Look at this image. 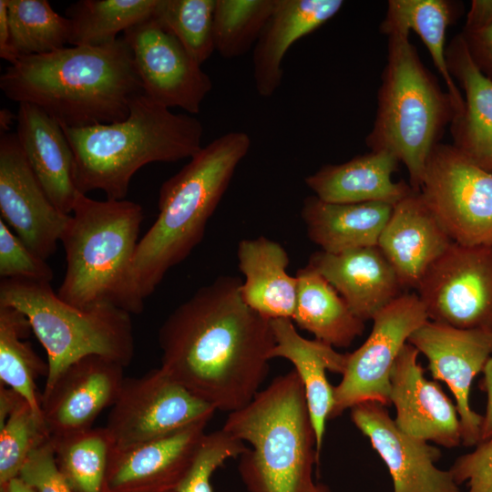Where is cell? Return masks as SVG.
<instances>
[{"label":"cell","instance_id":"28","mask_svg":"<svg viewBox=\"0 0 492 492\" xmlns=\"http://www.w3.org/2000/svg\"><path fill=\"white\" fill-rule=\"evenodd\" d=\"M392 210L384 202L332 203L313 195L304 199L301 216L321 251L339 253L377 245Z\"/></svg>","mask_w":492,"mask_h":492},{"label":"cell","instance_id":"26","mask_svg":"<svg viewBox=\"0 0 492 492\" xmlns=\"http://www.w3.org/2000/svg\"><path fill=\"white\" fill-rule=\"evenodd\" d=\"M446 58L466 94L463 111L449 126L452 145L492 173V81L474 64L461 33L446 48Z\"/></svg>","mask_w":492,"mask_h":492},{"label":"cell","instance_id":"33","mask_svg":"<svg viewBox=\"0 0 492 492\" xmlns=\"http://www.w3.org/2000/svg\"><path fill=\"white\" fill-rule=\"evenodd\" d=\"M50 439L57 466L75 492H105L113 447L106 427Z\"/></svg>","mask_w":492,"mask_h":492},{"label":"cell","instance_id":"18","mask_svg":"<svg viewBox=\"0 0 492 492\" xmlns=\"http://www.w3.org/2000/svg\"><path fill=\"white\" fill-rule=\"evenodd\" d=\"M419 351L405 343L392 371L390 401L396 410L394 419L405 434L447 448L462 444L456 405L441 386L425 376L417 363Z\"/></svg>","mask_w":492,"mask_h":492},{"label":"cell","instance_id":"12","mask_svg":"<svg viewBox=\"0 0 492 492\" xmlns=\"http://www.w3.org/2000/svg\"><path fill=\"white\" fill-rule=\"evenodd\" d=\"M416 292L430 321L492 331V246L452 242Z\"/></svg>","mask_w":492,"mask_h":492},{"label":"cell","instance_id":"46","mask_svg":"<svg viewBox=\"0 0 492 492\" xmlns=\"http://www.w3.org/2000/svg\"><path fill=\"white\" fill-rule=\"evenodd\" d=\"M4 492H36L19 477L12 479L5 487L1 488Z\"/></svg>","mask_w":492,"mask_h":492},{"label":"cell","instance_id":"5","mask_svg":"<svg viewBox=\"0 0 492 492\" xmlns=\"http://www.w3.org/2000/svg\"><path fill=\"white\" fill-rule=\"evenodd\" d=\"M250 444L238 470L249 492H328L313 481L319 459L302 383L293 369L277 376L222 427Z\"/></svg>","mask_w":492,"mask_h":492},{"label":"cell","instance_id":"45","mask_svg":"<svg viewBox=\"0 0 492 492\" xmlns=\"http://www.w3.org/2000/svg\"><path fill=\"white\" fill-rule=\"evenodd\" d=\"M492 23V0H473L464 28H477Z\"/></svg>","mask_w":492,"mask_h":492},{"label":"cell","instance_id":"15","mask_svg":"<svg viewBox=\"0 0 492 492\" xmlns=\"http://www.w3.org/2000/svg\"><path fill=\"white\" fill-rule=\"evenodd\" d=\"M0 219L36 254L52 256L70 220L46 194L15 133L0 138Z\"/></svg>","mask_w":492,"mask_h":492},{"label":"cell","instance_id":"47","mask_svg":"<svg viewBox=\"0 0 492 492\" xmlns=\"http://www.w3.org/2000/svg\"><path fill=\"white\" fill-rule=\"evenodd\" d=\"M16 120V115H14L7 108H2L0 111V129L1 134L7 133L14 121Z\"/></svg>","mask_w":492,"mask_h":492},{"label":"cell","instance_id":"17","mask_svg":"<svg viewBox=\"0 0 492 492\" xmlns=\"http://www.w3.org/2000/svg\"><path fill=\"white\" fill-rule=\"evenodd\" d=\"M124 368L101 355H88L69 365L42 393V415L50 437L91 428L102 411L115 404Z\"/></svg>","mask_w":492,"mask_h":492},{"label":"cell","instance_id":"31","mask_svg":"<svg viewBox=\"0 0 492 492\" xmlns=\"http://www.w3.org/2000/svg\"><path fill=\"white\" fill-rule=\"evenodd\" d=\"M32 332L30 323L20 311L0 306V381L19 394L36 416L43 419L41 396L36 379L47 375L48 364L26 339ZM44 420V419H43Z\"/></svg>","mask_w":492,"mask_h":492},{"label":"cell","instance_id":"25","mask_svg":"<svg viewBox=\"0 0 492 492\" xmlns=\"http://www.w3.org/2000/svg\"><path fill=\"white\" fill-rule=\"evenodd\" d=\"M399 160L389 151L358 155L340 164H326L304 179L317 198L332 203L384 202L391 205L414 191L392 176Z\"/></svg>","mask_w":492,"mask_h":492},{"label":"cell","instance_id":"29","mask_svg":"<svg viewBox=\"0 0 492 492\" xmlns=\"http://www.w3.org/2000/svg\"><path fill=\"white\" fill-rule=\"evenodd\" d=\"M297 300L292 321L315 339L333 347H348L365 329L333 285L307 264L298 270Z\"/></svg>","mask_w":492,"mask_h":492},{"label":"cell","instance_id":"43","mask_svg":"<svg viewBox=\"0 0 492 492\" xmlns=\"http://www.w3.org/2000/svg\"><path fill=\"white\" fill-rule=\"evenodd\" d=\"M482 373L484 376L479 382V388L487 394V406L481 425L480 442L492 439V357L487 362Z\"/></svg>","mask_w":492,"mask_h":492},{"label":"cell","instance_id":"21","mask_svg":"<svg viewBox=\"0 0 492 492\" xmlns=\"http://www.w3.org/2000/svg\"><path fill=\"white\" fill-rule=\"evenodd\" d=\"M309 265L339 292L362 321L374 316L401 295L403 286L377 245L329 253L313 252Z\"/></svg>","mask_w":492,"mask_h":492},{"label":"cell","instance_id":"48","mask_svg":"<svg viewBox=\"0 0 492 492\" xmlns=\"http://www.w3.org/2000/svg\"><path fill=\"white\" fill-rule=\"evenodd\" d=\"M487 492H492V482L490 483Z\"/></svg>","mask_w":492,"mask_h":492},{"label":"cell","instance_id":"11","mask_svg":"<svg viewBox=\"0 0 492 492\" xmlns=\"http://www.w3.org/2000/svg\"><path fill=\"white\" fill-rule=\"evenodd\" d=\"M426 310L416 293H402L372 319L364 343L347 354L341 382L333 386L330 419L366 401L385 406L390 401V379L395 363L410 335L427 322Z\"/></svg>","mask_w":492,"mask_h":492},{"label":"cell","instance_id":"14","mask_svg":"<svg viewBox=\"0 0 492 492\" xmlns=\"http://www.w3.org/2000/svg\"><path fill=\"white\" fill-rule=\"evenodd\" d=\"M408 343L425 354L432 377L445 382L453 393L462 444L478 445L483 415L471 408L469 393L475 377L492 357V331L459 329L428 320Z\"/></svg>","mask_w":492,"mask_h":492},{"label":"cell","instance_id":"20","mask_svg":"<svg viewBox=\"0 0 492 492\" xmlns=\"http://www.w3.org/2000/svg\"><path fill=\"white\" fill-rule=\"evenodd\" d=\"M452 242L420 192L414 190L393 206L377 246L403 288L416 290L427 270Z\"/></svg>","mask_w":492,"mask_h":492},{"label":"cell","instance_id":"13","mask_svg":"<svg viewBox=\"0 0 492 492\" xmlns=\"http://www.w3.org/2000/svg\"><path fill=\"white\" fill-rule=\"evenodd\" d=\"M123 38L145 95L169 109L200 111L211 79L155 15L126 30Z\"/></svg>","mask_w":492,"mask_h":492},{"label":"cell","instance_id":"4","mask_svg":"<svg viewBox=\"0 0 492 492\" xmlns=\"http://www.w3.org/2000/svg\"><path fill=\"white\" fill-rule=\"evenodd\" d=\"M62 128L74 154L78 191L99 190L108 200H124L143 166L190 159L202 148L198 118L172 113L144 93L133 98L124 120Z\"/></svg>","mask_w":492,"mask_h":492},{"label":"cell","instance_id":"22","mask_svg":"<svg viewBox=\"0 0 492 492\" xmlns=\"http://www.w3.org/2000/svg\"><path fill=\"white\" fill-rule=\"evenodd\" d=\"M15 135L49 200L70 215L80 192L75 180L74 154L62 126L40 108L19 103Z\"/></svg>","mask_w":492,"mask_h":492},{"label":"cell","instance_id":"10","mask_svg":"<svg viewBox=\"0 0 492 492\" xmlns=\"http://www.w3.org/2000/svg\"><path fill=\"white\" fill-rule=\"evenodd\" d=\"M215 411L159 367L125 377L105 427L120 448L209 423Z\"/></svg>","mask_w":492,"mask_h":492},{"label":"cell","instance_id":"19","mask_svg":"<svg viewBox=\"0 0 492 492\" xmlns=\"http://www.w3.org/2000/svg\"><path fill=\"white\" fill-rule=\"evenodd\" d=\"M208 423L126 447H112L105 492H176L190 468Z\"/></svg>","mask_w":492,"mask_h":492},{"label":"cell","instance_id":"37","mask_svg":"<svg viewBox=\"0 0 492 492\" xmlns=\"http://www.w3.org/2000/svg\"><path fill=\"white\" fill-rule=\"evenodd\" d=\"M49 438L44 420L19 396L7 416L0 421L1 488L18 477L29 455Z\"/></svg>","mask_w":492,"mask_h":492},{"label":"cell","instance_id":"44","mask_svg":"<svg viewBox=\"0 0 492 492\" xmlns=\"http://www.w3.org/2000/svg\"><path fill=\"white\" fill-rule=\"evenodd\" d=\"M0 57L9 62L10 65L20 58L12 45L5 0H0Z\"/></svg>","mask_w":492,"mask_h":492},{"label":"cell","instance_id":"30","mask_svg":"<svg viewBox=\"0 0 492 492\" xmlns=\"http://www.w3.org/2000/svg\"><path fill=\"white\" fill-rule=\"evenodd\" d=\"M461 4L448 0H390L380 29L400 27L415 31L425 45L443 77L446 91L463 111L464 97L452 77L446 58V32L462 14Z\"/></svg>","mask_w":492,"mask_h":492},{"label":"cell","instance_id":"35","mask_svg":"<svg viewBox=\"0 0 492 492\" xmlns=\"http://www.w3.org/2000/svg\"><path fill=\"white\" fill-rule=\"evenodd\" d=\"M276 0H216L214 47L222 57L235 58L255 46Z\"/></svg>","mask_w":492,"mask_h":492},{"label":"cell","instance_id":"34","mask_svg":"<svg viewBox=\"0 0 492 492\" xmlns=\"http://www.w3.org/2000/svg\"><path fill=\"white\" fill-rule=\"evenodd\" d=\"M12 45L21 56L42 55L65 47L71 21L46 0H5Z\"/></svg>","mask_w":492,"mask_h":492},{"label":"cell","instance_id":"39","mask_svg":"<svg viewBox=\"0 0 492 492\" xmlns=\"http://www.w3.org/2000/svg\"><path fill=\"white\" fill-rule=\"evenodd\" d=\"M1 279L50 282L54 273L46 261L33 252L0 219Z\"/></svg>","mask_w":492,"mask_h":492},{"label":"cell","instance_id":"7","mask_svg":"<svg viewBox=\"0 0 492 492\" xmlns=\"http://www.w3.org/2000/svg\"><path fill=\"white\" fill-rule=\"evenodd\" d=\"M380 31L388 36L387 63L365 143L371 151L394 154L405 166L411 188L419 191L432 149L462 110L421 61L410 31Z\"/></svg>","mask_w":492,"mask_h":492},{"label":"cell","instance_id":"24","mask_svg":"<svg viewBox=\"0 0 492 492\" xmlns=\"http://www.w3.org/2000/svg\"><path fill=\"white\" fill-rule=\"evenodd\" d=\"M343 5L342 0H276L253 50V78L260 96L270 97L281 86L282 60L292 44L333 18Z\"/></svg>","mask_w":492,"mask_h":492},{"label":"cell","instance_id":"36","mask_svg":"<svg viewBox=\"0 0 492 492\" xmlns=\"http://www.w3.org/2000/svg\"><path fill=\"white\" fill-rule=\"evenodd\" d=\"M216 0H159L155 16L200 66L215 51Z\"/></svg>","mask_w":492,"mask_h":492},{"label":"cell","instance_id":"32","mask_svg":"<svg viewBox=\"0 0 492 492\" xmlns=\"http://www.w3.org/2000/svg\"><path fill=\"white\" fill-rule=\"evenodd\" d=\"M159 0H80L66 11L72 46H98L155 15Z\"/></svg>","mask_w":492,"mask_h":492},{"label":"cell","instance_id":"9","mask_svg":"<svg viewBox=\"0 0 492 492\" xmlns=\"http://www.w3.org/2000/svg\"><path fill=\"white\" fill-rule=\"evenodd\" d=\"M419 192L455 243L492 246V173L453 145L432 149Z\"/></svg>","mask_w":492,"mask_h":492},{"label":"cell","instance_id":"40","mask_svg":"<svg viewBox=\"0 0 492 492\" xmlns=\"http://www.w3.org/2000/svg\"><path fill=\"white\" fill-rule=\"evenodd\" d=\"M18 477L36 492H75L57 466L50 438L29 455Z\"/></svg>","mask_w":492,"mask_h":492},{"label":"cell","instance_id":"38","mask_svg":"<svg viewBox=\"0 0 492 492\" xmlns=\"http://www.w3.org/2000/svg\"><path fill=\"white\" fill-rule=\"evenodd\" d=\"M248 446L223 428L205 434L195 459L176 492H213L211 477L228 459L239 457Z\"/></svg>","mask_w":492,"mask_h":492},{"label":"cell","instance_id":"41","mask_svg":"<svg viewBox=\"0 0 492 492\" xmlns=\"http://www.w3.org/2000/svg\"><path fill=\"white\" fill-rule=\"evenodd\" d=\"M449 470L458 485L468 481V492H487L492 482V439L457 457Z\"/></svg>","mask_w":492,"mask_h":492},{"label":"cell","instance_id":"2","mask_svg":"<svg viewBox=\"0 0 492 492\" xmlns=\"http://www.w3.org/2000/svg\"><path fill=\"white\" fill-rule=\"evenodd\" d=\"M0 88L8 99L33 104L76 128L124 120L143 93L123 37L21 56L1 75Z\"/></svg>","mask_w":492,"mask_h":492},{"label":"cell","instance_id":"3","mask_svg":"<svg viewBox=\"0 0 492 492\" xmlns=\"http://www.w3.org/2000/svg\"><path fill=\"white\" fill-rule=\"evenodd\" d=\"M251 145L245 132L221 135L202 147L161 185L159 214L139 240L134 258L135 279L144 300L168 271L184 261L202 241L210 218Z\"/></svg>","mask_w":492,"mask_h":492},{"label":"cell","instance_id":"8","mask_svg":"<svg viewBox=\"0 0 492 492\" xmlns=\"http://www.w3.org/2000/svg\"><path fill=\"white\" fill-rule=\"evenodd\" d=\"M0 306L13 307L28 319L47 355L44 391L72 364L101 355L128 366L135 342L130 313L111 306L80 308L63 301L50 282L1 279Z\"/></svg>","mask_w":492,"mask_h":492},{"label":"cell","instance_id":"23","mask_svg":"<svg viewBox=\"0 0 492 492\" xmlns=\"http://www.w3.org/2000/svg\"><path fill=\"white\" fill-rule=\"evenodd\" d=\"M271 324L275 340L271 359L281 357L293 364L304 388L316 436V450L320 456L326 422L334 405L333 386L329 383L326 372L343 374L347 354H341L318 339L302 337L297 333L292 319H272Z\"/></svg>","mask_w":492,"mask_h":492},{"label":"cell","instance_id":"16","mask_svg":"<svg viewBox=\"0 0 492 492\" xmlns=\"http://www.w3.org/2000/svg\"><path fill=\"white\" fill-rule=\"evenodd\" d=\"M386 407L366 401L354 405L350 415L386 465L393 492H461L450 470L436 466L439 448L402 432Z\"/></svg>","mask_w":492,"mask_h":492},{"label":"cell","instance_id":"6","mask_svg":"<svg viewBox=\"0 0 492 492\" xmlns=\"http://www.w3.org/2000/svg\"><path fill=\"white\" fill-rule=\"evenodd\" d=\"M143 219L138 203L79 193L60 241L67 269L58 296L80 308L111 305L142 313L134 258Z\"/></svg>","mask_w":492,"mask_h":492},{"label":"cell","instance_id":"27","mask_svg":"<svg viewBox=\"0 0 492 492\" xmlns=\"http://www.w3.org/2000/svg\"><path fill=\"white\" fill-rule=\"evenodd\" d=\"M239 269L244 276L241 292L246 304L263 317L292 319L298 281L286 269L285 249L266 237L241 240L238 244Z\"/></svg>","mask_w":492,"mask_h":492},{"label":"cell","instance_id":"1","mask_svg":"<svg viewBox=\"0 0 492 492\" xmlns=\"http://www.w3.org/2000/svg\"><path fill=\"white\" fill-rule=\"evenodd\" d=\"M241 280L221 275L196 291L161 324L160 367L216 410L248 405L269 373L271 320L249 307Z\"/></svg>","mask_w":492,"mask_h":492},{"label":"cell","instance_id":"42","mask_svg":"<svg viewBox=\"0 0 492 492\" xmlns=\"http://www.w3.org/2000/svg\"><path fill=\"white\" fill-rule=\"evenodd\" d=\"M470 57L479 71L492 81V23L461 32Z\"/></svg>","mask_w":492,"mask_h":492}]
</instances>
